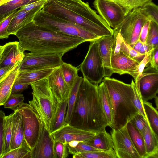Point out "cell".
I'll use <instances>...</instances> for the list:
<instances>
[{
  "label": "cell",
  "instance_id": "cell-1",
  "mask_svg": "<svg viewBox=\"0 0 158 158\" xmlns=\"http://www.w3.org/2000/svg\"><path fill=\"white\" fill-rule=\"evenodd\" d=\"M24 51L35 54L57 53L64 55L86 41L81 38L55 32L37 25L32 21L15 35Z\"/></svg>",
  "mask_w": 158,
  "mask_h": 158
},
{
  "label": "cell",
  "instance_id": "cell-50",
  "mask_svg": "<svg viewBox=\"0 0 158 158\" xmlns=\"http://www.w3.org/2000/svg\"><path fill=\"white\" fill-rule=\"evenodd\" d=\"M150 22V20L149 19L146 21L140 33L139 39L143 44L146 43Z\"/></svg>",
  "mask_w": 158,
  "mask_h": 158
},
{
  "label": "cell",
  "instance_id": "cell-21",
  "mask_svg": "<svg viewBox=\"0 0 158 158\" xmlns=\"http://www.w3.org/2000/svg\"><path fill=\"white\" fill-rule=\"evenodd\" d=\"M21 61L17 62L14 67L0 79V106L4 105L11 93V89L17 75Z\"/></svg>",
  "mask_w": 158,
  "mask_h": 158
},
{
  "label": "cell",
  "instance_id": "cell-40",
  "mask_svg": "<svg viewBox=\"0 0 158 158\" xmlns=\"http://www.w3.org/2000/svg\"><path fill=\"white\" fill-rule=\"evenodd\" d=\"M24 99V97L22 94L11 93L4 104V107L11 109L15 111L23 103Z\"/></svg>",
  "mask_w": 158,
  "mask_h": 158
},
{
  "label": "cell",
  "instance_id": "cell-29",
  "mask_svg": "<svg viewBox=\"0 0 158 158\" xmlns=\"http://www.w3.org/2000/svg\"><path fill=\"white\" fill-rule=\"evenodd\" d=\"M83 78L81 76H78L70 89L65 118V125L68 124L70 120Z\"/></svg>",
  "mask_w": 158,
  "mask_h": 158
},
{
  "label": "cell",
  "instance_id": "cell-11",
  "mask_svg": "<svg viewBox=\"0 0 158 158\" xmlns=\"http://www.w3.org/2000/svg\"><path fill=\"white\" fill-rule=\"evenodd\" d=\"M111 131L114 149L117 158H141L129 135L126 125Z\"/></svg>",
  "mask_w": 158,
  "mask_h": 158
},
{
  "label": "cell",
  "instance_id": "cell-53",
  "mask_svg": "<svg viewBox=\"0 0 158 158\" xmlns=\"http://www.w3.org/2000/svg\"><path fill=\"white\" fill-rule=\"evenodd\" d=\"M152 49L149 45L146 43H144L143 44L139 52L141 54L145 55Z\"/></svg>",
  "mask_w": 158,
  "mask_h": 158
},
{
  "label": "cell",
  "instance_id": "cell-34",
  "mask_svg": "<svg viewBox=\"0 0 158 158\" xmlns=\"http://www.w3.org/2000/svg\"><path fill=\"white\" fill-rule=\"evenodd\" d=\"M73 158H117L113 148L107 151L99 150L73 155Z\"/></svg>",
  "mask_w": 158,
  "mask_h": 158
},
{
  "label": "cell",
  "instance_id": "cell-44",
  "mask_svg": "<svg viewBox=\"0 0 158 158\" xmlns=\"http://www.w3.org/2000/svg\"><path fill=\"white\" fill-rule=\"evenodd\" d=\"M130 122L135 127L143 137L148 121L142 115L138 113L135 116Z\"/></svg>",
  "mask_w": 158,
  "mask_h": 158
},
{
  "label": "cell",
  "instance_id": "cell-25",
  "mask_svg": "<svg viewBox=\"0 0 158 158\" xmlns=\"http://www.w3.org/2000/svg\"><path fill=\"white\" fill-rule=\"evenodd\" d=\"M146 158H158V137L151 129L148 121L144 136Z\"/></svg>",
  "mask_w": 158,
  "mask_h": 158
},
{
  "label": "cell",
  "instance_id": "cell-23",
  "mask_svg": "<svg viewBox=\"0 0 158 158\" xmlns=\"http://www.w3.org/2000/svg\"><path fill=\"white\" fill-rule=\"evenodd\" d=\"M24 140L22 115L19 112L15 111L13 112L12 118L11 150L20 146Z\"/></svg>",
  "mask_w": 158,
  "mask_h": 158
},
{
  "label": "cell",
  "instance_id": "cell-18",
  "mask_svg": "<svg viewBox=\"0 0 158 158\" xmlns=\"http://www.w3.org/2000/svg\"><path fill=\"white\" fill-rule=\"evenodd\" d=\"M47 78L49 87L58 102L69 95L70 89L63 78L60 67L55 68Z\"/></svg>",
  "mask_w": 158,
  "mask_h": 158
},
{
  "label": "cell",
  "instance_id": "cell-7",
  "mask_svg": "<svg viewBox=\"0 0 158 158\" xmlns=\"http://www.w3.org/2000/svg\"><path fill=\"white\" fill-rule=\"evenodd\" d=\"M83 77L98 86L105 76V69L101 56L98 40L90 42L83 61L79 66Z\"/></svg>",
  "mask_w": 158,
  "mask_h": 158
},
{
  "label": "cell",
  "instance_id": "cell-46",
  "mask_svg": "<svg viewBox=\"0 0 158 158\" xmlns=\"http://www.w3.org/2000/svg\"><path fill=\"white\" fill-rule=\"evenodd\" d=\"M113 31L112 54L116 55L120 53L121 44L124 40L118 31L116 30Z\"/></svg>",
  "mask_w": 158,
  "mask_h": 158
},
{
  "label": "cell",
  "instance_id": "cell-36",
  "mask_svg": "<svg viewBox=\"0 0 158 158\" xmlns=\"http://www.w3.org/2000/svg\"><path fill=\"white\" fill-rule=\"evenodd\" d=\"M31 150L25 140L19 147L11 150L2 158H31Z\"/></svg>",
  "mask_w": 158,
  "mask_h": 158
},
{
  "label": "cell",
  "instance_id": "cell-15",
  "mask_svg": "<svg viewBox=\"0 0 158 158\" xmlns=\"http://www.w3.org/2000/svg\"><path fill=\"white\" fill-rule=\"evenodd\" d=\"M96 133L76 127L68 124L51 134L55 141L67 144L73 141H86Z\"/></svg>",
  "mask_w": 158,
  "mask_h": 158
},
{
  "label": "cell",
  "instance_id": "cell-30",
  "mask_svg": "<svg viewBox=\"0 0 158 158\" xmlns=\"http://www.w3.org/2000/svg\"><path fill=\"white\" fill-rule=\"evenodd\" d=\"M40 0H7L0 6V21L19 8Z\"/></svg>",
  "mask_w": 158,
  "mask_h": 158
},
{
  "label": "cell",
  "instance_id": "cell-47",
  "mask_svg": "<svg viewBox=\"0 0 158 158\" xmlns=\"http://www.w3.org/2000/svg\"><path fill=\"white\" fill-rule=\"evenodd\" d=\"M153 49L151 50L145 54L143 59L139 63L137 70L136 78L135 80L142 74L145 67L148 66V65L151 60L152 53Z\"/></svg>",
  "mask_w": 158,
  "mask_h": 158
},
{
  "label": "cell",
  "instance_id": "cell-32",
  "mask_svg": "<svg viewBox=\"0 0 158 158\" xmlns=\"http://www.w3.org/2000/svg\"><path fill=\"white\" fill-rule=\"evenodd\" d=\"M144 111L150 127L158 137V114L157 110L152 106L151 103L148 101H143Z\"/></svg>",
  "mask_w": 158,
  "mask_h": 158
},
{
  "label": "cell",
  "instance_id": "cell-13",
  "mask_svg": "<svg viewBox=\"0 0 158 158\" xmlns=\"http://www.w3.org/2000/svg\"><path fill=\"white\" fill-rule=\"evenodd\" d=\"M137 78L143 101H147L157 96L158 92V70L148 66L144 69Z\"/></svg>",
  "mask_w": 158,
  "mask_h": 158
},
{
  "label": "cell",
  "instance_id": "cell-38",
  "mask_svg": "<svg viewBox=\"0 0 158 158\" xmlns=\"http://www.w3.org/2000/svg\"><path fill=\"white\" fill-rule=\"evenodd\" d=\"M145 43L152 49L158 46V24L152 20Z\"/></svg>",
  "mask_w": 158,
  "mask_h": 158
},
{
  "label": "cell",
  "instance_id": "cell-2",
  "mask_svg": "<svg viewBox=\"0 0 158 158\" xmlns=\"http://www.w3.org/2000/svg\"><path fill=\"white\" fill-rule=\"evenodd\" d=\"M41 10L99 36L113 34V29L82 0H47Z\"/></svg>",
  "mask_w": 158,
  "mask_h": 158
},
{
  "label": "cell",
  "instance_id": "cell-51",
  "mask_svg": "<svg viewBox=\"0 0 158 158\" xmlns=\"http://www.w3.org/2000/svg\"><path fill=\"white\" fill-rule=\"evenodd\" d=\"M149 63L151 67L158 70V46L153 49Z\"/></svg>",
  "mask_w": 158,
  "mask_h": 158
},
{
  "label": "cell",
  "instance_id": "cell-6",
  "mask_svg": "<svg viewBox=\"0 0 158 158\" xmlns=\"http://www.w3.org/2000/svg\"><path fill=\"white\" fill-rule=\"evenodd\" d=\"M33 21L37 25L52 31L81 38L86 42H91L101 37L69 22L46 13L41 10L36 14Z\"/></svg>",
  "mask_w": 158,
  "mask_h": 158
},
{
  "label": "cell",
  "instance_id": "cell-4",
  "mask_svg": "<svg viewBox=\"0 0 158 158\" xmlns=\"http://www.w3.org/2000/svg\"><path fill=\"white\" fill-rule=\"evenodd\" d=\"M102 81L107 90L111 102L113 123L112 128L126 126L139 112L134 102V93L131 84L105 77Z\"/></svg>",
  "mask_w": 158,
  "mask_h": 158
},
{
  "label": "cell",
  "instance_id": "cell-52",
  "mask_svg": "<svg viewBox=\"0 0 158 158\" xmlns=\"http://www.w3.org/2000/svg\"><path fill=\"white\" fill-rule=\"evenodd\" d=\"M30 84L14 82L11 89V93H20L27 89Z\"/></svg>",
  "mask_w": 158,
  "mask_h": 158
},
{
  "label": "cell",
  "instance_id": "cell-12",
  "mask_svg": "<svg viewBox=\"0 0 158 158\" xmlns=\"http://www.w3.org/2000/svg\"><path fill=\"white\" fill-rule=\"evenodd\" d=\"M93 5L100 16L113 29L125 17L121 7L113 0H94Z\"/></svg>",
  "mask_w": 158,
  "mask_h": 158
},
{
  "label": "cell",
  "instance_id": "cell-16",
  "mask_svg": "<svg viewBox=\"0 0 158 158\" xmlns=\"http://www.w3.org/2000/svg\"><path fill=\"white\" fill-rule=\"evenodd\" d=\"M139 63L121 52L117 55L112 54L111 64L113 73H117L120 75L129 74L135 80L136 78L137 70Z\"/></svg>",
  "mask_w": 158,
  "mask_h": 158
},
{
  "label": "cell",
  "instance_id": "cell-3",
  "mask_svg": "<svg viewBox=\"0 0 158 158\" xmlns=\"http://www.w3.org/2000/svg\"><path fill=\"white\" fill-rule=\"evenodd\" d=\"M98 86L83 78L68 124L96 133L110 126L102 106Z\"/></svg>",
  "mask_w": 158,
  "mask_h": 158
},
{
  "label": "cell",
  "instance_id": "cell-42",
  "mask_svg": "<svg viewBox=\"0 0 158 158\" xmlns=\"http://www.w3.org/2000/svg\"><path fill=\"white\" fill-rule=\"evenodd\" d=\"M67 148L69 153L72 155L81 152L101 150L81 141L74 147L67 146Z\"/></svg>",
  "mask_w": 158,
  "mask_h": 158
},
{
  "label": "cell",
  "instance_id": "cell-14",
  "mask_svg": "<svg viewBox=\"0 0 158 158\" xmlns=\"http://www.w3.org/2000/svg\"><path fill=\"white\" fill-rule=\"evenodd\" d=\"M54 143L50 132L41 122L39 136L31 151V158H55Z\"/></svg>",
  "mask_w": 158,
  "mask_h": 158
},
{
  "label": "cell",
  "instance_id": "cell-9",
  "mask_svg": "<svg viewBox=\"0 0 158 158\" xmlns=\"http://www.w3.org/2000/svg\"><path fill=\"white\" fill-rule=\"evenodd\" d=\"M15 111L22 115L25 139L31 150L39 136L41 126L40 119L29 104L23 103Z\"/></svg>",
  "mask_w": 158,
  "mask_h": 158
},
{
  "label": "cell",
  "instance_id": "cell-41",
  "mask_svg": "<svg viewBox=\"0 0 158 158\" xmlns=\"http://www.w3.org/2000/svg\"><path fill=\"white\" fill-rule=\"evenodd\" d=\"M142 13L150 20L158 24V6L152 2L140 7Z\"/></svg>",
  "mask_w": 158,
  "mask_h": 158
},
{
  "label": "cell",
  "instance_id": "cell-54",
  "mask_svg": "<svg viewBox=\"0 0 158 158\" xmlns=\"http://www.w3.org/2000/svg\"><path fill=\"white\" fill-rule=\"evenodd\" d=\"M15 65L13 66H7L0 68V79L10 71L14 67Z\"/></svg>",
  "mask_w": 158,
  "mask_h": 158
},
{
  "label": "cell",
  "instance_id": "cell-22",
  "mask_svg": "<svg viewBox=\"0 0 158 158\" xmlns=\"http://www.w3.org/2000/svg\"><path fill=\"white\" fill-rule=\"evenodd\" d=\"M54 69L19 70L15 82L20 83H28L30 85L31 83L47 78Z\"/></svg>",
  "mask_w": 158,
  "mask_h": 158
},
{
  "label": "cell",
  "instance_id": "cell-59",
  "mask_svg": "<svg viewBox=\"0 0 158 158\" xmlns=\"http://www.w3.org/2000/svg\"><path fill=\"white\" fill-rule=\"evenodd\" d=\"M108 0L112 1L113 0Z\"/></svg>",
  "mask_w": 158,
  "mask_h": 158
},
{
  "label": "cell",
  "instance_id": "cell-33",
  "mask_svg": "<svg viewBox=\"0 0 158 158\" xmlns=\"http://www.w3.org/2000/svg\"><path fill=\"white\" fill-rule=\"evenodd\" d=\"M60 67L65 82L71 89L76 78L78 76V72L79 69L69 64L64 62Z\"/></svg>",
  "mask_w": 158,
  "mask_h": 158
},
{
  "label": "cell",
  "instance_id": "cell-37",
  "mask_svg": "<svg viewBox=\"0 0 158 158\" xmlns=\"http://www.w3.org/2000/svg\"><path fill=\"white\" fill-rule=\"evenodd\" d=\"M131 84L132 85L134 93V102L135 105L139 113L141 114L147 120L143 106V100L140 94L139 85V81L137 78L134 80L133 79Z\"/></svg>",
  "mask_w": 158,
  "mask_h": 158
},
{
  "label": "cell",
  "instance_id": "cell-45",
  "mask_svg": "<svg viewBox=\"0 0 158 158\" xmlns=\"http://www.w3.org/2000/svg\"><path fill=\"white\" fill-rule=\"evenodd\" d=\"M54 151L55 158H66L68 156L67 144L55 141Z\"/></svg>",
  "mask_w": 158,
  "mask_h": 158
},
{
  "label": "cell",
  "instance_id": "cell-26",
  "mask_svg": "<svg viewBox=\"0 0 158 158\" xmlns=\"http://www.w3.org/2000/svg\"><path fill=\"white\" fill-rule=\"evenodd\" d=\"M69 96V95L60 102H58L55 114L51 123L50 129V133L65 125V118Z\"/></svg>",
  "mask_w": 158,
  "mask_h": 158
},
{
  "label": "cell",
  "instance_id": "cell-56",
  "mask_svg": "<svg viewBox=\"0 0 158 158\" xmlns=\"http://www.w3.org/2000/svg\"><path fill=\"white\" fill-rule=\"evenodd\" d=\"M7 0H0V6L5 3Z\"/></svg>",
  "mask_w": 158,
  "mask_h": 158
},
{
  "label": "cell",
  "instance_id": "cell-8",
  "mask_svg": "<svg viewBox=\"0 0 158 158\" xmlns=\"http://www.w3.org/2000/svg\"><path fill=\"white\" fill-rule=\"evenodd\" d=\"M148 19L140 8L134 9L113 30L118 31L124 40L133 47L139 39L142 27Z\"/></svg>",
  "mask_w": 158,
  "mask_h": 158
},
{
  "label": "cell",
  "instance_id": "cell-28",
  "mask_svg": "<svg viewBox=\"0 0 158 158\" xmlns=\"http://www.w3.org/2000/svg\"><path fill=\"white\" fill-rule=\"evenodd\" d=\"M98 89L103 109L107 118L110 127H111L113 120L111 102L107 90L102 81L98 86Z\"/></svg>",
  "mask_w": 158,
  "mask_h": 158
},
{
  "label": "cell",
  "instance_id": "cell-48",
  "mask_svg": "<svg viewBox=\"0 0 158 158\" xmlns=\"http://www.w3.org/2000/svg\"><path fill=\"white\" fill-rule=\"evenodd\" d=\"M5 114L0 110V158H1L3 148V122Z\"/></svg>",
  "mask_w": 158,
  "mask_h": 158
},
{
  "label": "cell",
  "instance_id": "cell-19",
  "mask_svg": "<svg viewBox=\"0 0 158 158\" xmlns=\"http://www.w3.org/2000/svg\"><path fill=\"white\" fill-rule=\"evenodd\" d=\"M42 7L43 6H40L28 11L20 9L17 10L8 27L7 32L9 34L15 35L20 29L33 21L36 14L41 10Z\"/></svg>",
  "mask_w": 158,
  "mask_h": 158
},
{
  "label": "cell",
  "instance_id": "cell-57",
  "mask_svg": "<svg viewBox=\"0 0 158 158\" xmlns=\"http://www.w3.org/2000/svg\"><path fill=\"white\" fill-rule=\"evenodd\" d=\"M155 103L156 104L157 109L158 108V97L157 96L155 98Z\"/></svg>",
  "mask_w": 158,
  "mask_h": 158
},
{
  "label": "cell",
  "instance_id": "cell-24",
  "mask_svg": "<svg viewBox=\"0 0 158 158\" xmlns=\"http://www.w3.org/2000/svg\"><path fill=\"white\" fill-rule=\"evenodd\" d=\"M85 142L101 150L107 151L114 148V147L111 136L106 129L97 133L94 136Z\"/></svg>",
  "mask_w": 158,
  "mask_h": 158
},
{
  "label": "cell",
  "instance_id": "cell-43",
  "mask_svg": "<svg viewBox=\"0 0 158 158\" xmlns=\"http://www.w3.org/2000/svg\"><path fill=\"white\" fill-rule=\"evenodd\" d=\"M17 10H15L0 21V39H7L10 35L7 29L10 23Z\"/></svg>",
  "mask_w": 158,
  "mask_h": 158
},
{
  "label": "cell",
  "instance_id": "cell-17",
  "mask_svg": "<svg viewBox=\"0 0 158 158\" xmlns=\"http://www.w3.org/2000/svg\"><path fill=\"white\" fill-rule=\"evenodd\" d=\"M24 56V51L19 42H10L2 46L0 58V69L13 66L17 62H21Z\"/></svg>",
  "mask_w": 158,
  "mask_h": 158
},
{
  "label": "cell",
  "instance_id": "cell-27",
  "mask_svg": "<svg viewBox=\"0 0 158 158\" xmlns=\"http://www.w3.org/2000/svg\"><path fill=\"white\" fill-rule=\"evenodd\" d=\"M126 126L130 138L138 153L141 158H146L143 137L130 121Z\"/></svg>",
  "mask_w": 158,
  "mask_h": 158
},
{
  "label": "cell",
  "instance_id": "cell-10",
  "mask_svg": "<svg viewBox=\"0 0 158 158\" xmlns=\"http://www.w3.org/2000/svg\"><path fill=\"white\" fill-rule=\"evenodd\" d=\"M63 55L52 53L35 54L24 53V56L20 63L19 70H38L60 67L63 62Z\"/></svg>",
  "mask_w": 158,
  "mask_h": 158
},
{
  "label": "cell",
  "instance_id": "cell-5",
  "mask_svg": "<svg viewBox=\"0 0 158 158\" xmlns=\"http://www.w3.org/2000/svg\"><path fill=\"white\" fill-rule=\"evenodd\" d=\"M30 85L32 89L33 98L29 101V104L50 131L58 102L49 87L47 78Z\"/></svg>",
  "mask_w": 158,
  "mask_h": 158
},
{
  "label": "cell",
  "instance_id": "cell-49",
  "mask_svg": "<svg viewBox=\"0 0 158 158\" xmlns=\"http://www.w3.org/2000/svg\"><path fill=\"white\" fill-rule=\"evenodd\" d=\"M47 0H40L29 4L21 7L20 9L28 11L38 7L43 6Z\"/></svg>",
  "mask_w": 158,
  "mask_h": 158
},
{
  "label": "cell",
  "instance_id": "cell-31",
  "mask_svg": "<svg viewBox=\"0 0 158 158\" xmlns=\"http://www.w3.org/2000/svg\"><path fill=\"white\" fill-rule=\"evenodd\" d=\"M13 114V112L8 116H5L4 117L3 129V148L2 157L11 150L10 145L12 136Z\"/></svg>",
  "mask_w": 158,
  "mask_h": 158
},
{
  "label": "cell",
  "instance_id": "cell-55",
  "mask_svg": "<svg viewBox=\"0 0 158 158\" xmlns=\"http://www.w3.org/2000/svg\"><path fill=\"white\" fill-rule=\"evenodd\" d=\"M143 43L139 39L135 43L132 47L135 50L139 52Z\"/></svg>",
  "mask_w": 158,
  "mask_h": 158
},
{
  "label": "cell",
  "instance_id": "cell-39",
  "mask_svg": "<svg viewBox=\"0 0 158 158\" xmlns=\"http://www.w3.org/2000/svg\"><path fill=\"white\" fill-rule=\"evenodd\" d=\"M120 52L128 57L139 63L144 58L145 55L140 53L127 44L124 40L122 42Z\"/></svg>",
  "mask_w": 158,
  "mask_h": 158
},
{
  "label": "cell",
  "instance_id": "cell-58",
  "mask_svg": "<svg viewBox=\"0 0 158 158\" xmlns=\"http://www.w3.org/2000/svg\"><path fill=\"white\" fill-rule=\"evenodd\" d=\"M2 50V46L0 45V52H1Z\"/></svg>",
  "mask_w": 158,
  "mask_h": 158
},
{
  "label": "cell",
  "instance_id": "cell-20",
  "mask_svg": "<svg viewBox=\"0 0 158 158\" xmlns=\"http://www.w3.org/2000/svg\"><path fill=\"white\" fill-rule=\"evenodd\" d=\"M113 40V35L102 37L98 40L105 77H110L113 73L111 64Z\"/></svg>",
  "mask_w": 158,
  "mask_h": 158
},
{
  "label": "cell",
  "instance_id": "cell-35",
  "mask_svg": "<svg viewBox=\"0 0 158 158\" xmlns=\"http://www.w3.org/2000/svg\"><path fill=\"white\" fill-rule=\"evenodd\" d=\"M122 8L125 16L134 9L140 8L152 0H113Z\"/></svg>",
  "mask_w": 158,
  "mask_h": 158
}]
</instances>
